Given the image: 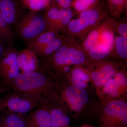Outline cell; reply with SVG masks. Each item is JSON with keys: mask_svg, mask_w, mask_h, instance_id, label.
<instances>
[{"mask_svg": "<svg viewBox=\"0 0 127 127\" xmlns=\"http://www.w3.org/2000/svg\"><path fill=\"white\" fill-rule=\"evenodd\" d=\"M60 82L40 67V70L36 71L20 73L9 90L37 94L46 97L57 92Z\"/></svg>", "mask_w": 127, "mask_h": 127, "instance_id": "6da1fadb", "label": "cell"}, {"mask_svg": "<svg viewBox=\"0 0 127 127\" xmlns=\"http://www.w3.org/2000/svg\"><path fill=\"white\" fill-rule=\"evenodd\" d=\"M88 61L86 53L82 48L71 45L65 39L58 50L45 58L42 66L57 78L59 72L64 66H81L87 63Z\"/></svg>", "mask_w": 127, "mask_h": 127, "instance_id": "7a4b0ae2", "label": "cell"}, {"mask_svg": "<svg viewBox=\"0 0 127 127\" xmlns=\"http://www.w3.org/2000/svg\"><path fill=\"white\" fill-rule=\"evenodd\" d=\"M0 97V113L5 109L26 114L45 103L46 97L42 95L9 90Z\"/></svg>", "mask_w": 127, "mask_h": 127, "instance_id": "3957f363", "label": "cell"}, {"mask_svg": "<svg viewBox=\"0 0 127 127\" xmlns=\"http://www.w3.org/2000/svg\"><path fill=\"white\" fill-rule=\"evenodd\" d=\"M99 127H127V103L119 99L107 102L97 114Z\"/></svg>", "mask_w": 127, "mask_h": 127, "instance_id": "277c9868", "label": "cell"}, {"mask_svg": "<svg viewBox=\"0 0 127 127\" xmlns=\"http://www.w3.org/2000/svg\"><path fill=\"white\" fill-rule=\"evenodd\" d=\"M57 93L70 110L78 115L89 102V95L85 89L68 84L66 80L59 83Z\"/></svg>", "mask_w": 127, "mask_h": 127, "instance_id": "5b68a950", "label": "cell"}, {"mask_svg": "<svg viewBox=\"0 0 127 127\" xmlns=\"http://www.w3.org/2000/svg\"><path fill=\"white\" fill-rule=\"evenodd\" d=\"M16 25L18 37L27 42L48 29L43 15L36 12L30 11L24 14Z\"/></svg>", "mask_w": 127, "mask_h": 127, "instance_id": "8992f818", "label": "cell"}, {"mask_svg": "<svg viewBox=\"0 0 127 127\" xmlns=\"http://www.w3.org/2000/svg\"><path fill=\"white\" fill-rule=\"evenodd\" d=\"M18 51L8 47L0 56V87L9 91L20 73L17 62Z\"/></svg>", "mask_w": 127, "mask_h": 127, "instance_id": "52a82bcc", "label": "cell"}, {"mask_svg": "<svg viewBox=\"0 0 127 127\" xmlns=\"http://www.w3.org/2000/svg\"><path fill=\"white\" fill-rule=\"evenodd\" d=\"M52 127H70L67 107L57 92L46 97Z\"/></svg>", "mask_w": 127, "mask_h": 127, "instance_id": "ba28073f", "label": "cell"}, {"mask_svg": "<svg viewBox=\"0 0 127 127\" xmlns=\"http://www.w3.org/2000/svg\"><path fill=\"white\" fill-rule=\"evenodd\" d=\"M24 8L17 0H0V11L11 28L25 14Z\"/></svg>", "mask_w": 127, "mask_h": 127, "instance_id": "9c48e42d", "label": "cell"}, {"mask_svg": "<svg viewBox=\"0 0 127 127\" xmlns=\"http://www.w3.org/2000/svg\"><path fill=\"white\" fill-rule=\"evenodd\" d=\"M17 62L21 73L33 72L40 68L38 56L29 48L18 51Z\"/></svg>", "mask_w": 127, "mask_h": 127, "instance_id": "30bf717a", "label": "cell"}, {"mask_svg": "<svg viewBox=\"0 0 127 127\" xmlns=\"http://www.w3.org/2000/svg\"><path fill=\"white\" fill-rule=\"evenodd\" d=\"M27 127H52L46 100L45 103L27 114Z\"/></svg>", "mask_w": 127, "mask_h": 127, "instance_id": "8fae6325", "label": "cell"}, {"mask_svg": "<svg viewBox=\"0 0 127 127\" xmlns=\"http://www.w3.org/2000/svg\"><path fill=\"white\" fill-rule=\"evenodd\" d=\"M0 127H27V114L5 109L0 113Z\"/></svg>", "mask_w": 127, "mask_h": 127, "instance_id": "7c38bea8", "label": "cell"}, {"mask_svg": "<svg viewBox=\"0 0 127 127\" xmlns=\"http://www.w3.org/2000/svg\"><path fill=\"white\" fill-rule=\"evenodd\" d=\"M57 30L48 29L27 42L28 48L34 52L50 43L59 35Z\"/></svg>", "mask_w": 127, "mask_h": 127, "instance_id": "4fadbf2b", "label": "cell"}, {"mask_svg": "<svg viewBox=\"0 0 127 127\" xmlns=\"http://www.w3.org/2000/svg\"><path fill=\"white\" fill-rule=\"evenodd\" d=\"M96 70L102 83V87L111 78H113L118 71V64L112 62H104L96 64Z\"/></svg>", "mask_w": 127, "mask_h": 127, "instance_id": "5bb4252c", "label": "cell"}, {"mask_svg": "<svg viewBox=\"0 0 127 127\" xmlns=\"http://www.w3.org/2000/svg\"><path fill=\"white\" fill-rule=\"evenodd\" d=\"M65 39L63 36L59 35L50 43L37 50L34 52L37 56L45 58L58 50L64 43Z\"/></svg>", "mask_w": 127, "mask_h": 127, "instance_id": "9a60e30c", "label": "cell"}, {"mask_svg": "<svg viewBox=\"0 0 127 127\" xmlns=\"http://www.w3.org/2000/svg\"><path fill=\"white\" fill-rule=\"evenodd\" d=\"M107 24V23L103 24L98 26L89 33L82 45V49L86 53H87L90 49L97 44L101 33L106 27Z\"/></svg>", "mask_w": 127, "mask_h": 127, "instance_id": "2e32d148", "label": "cell"}, {"mask_svg": "<svg viewBox=\"0 0 127 127\" xmlns=\"http://www.w3.org/2000/svg\"><path fill=\"white\" fill-rule=\"evenodd\" d=\"M111 52L109 48L98 43L88 52L87 56L91 61L100 62L109 56Z\"/></svg>", "mask_w": 127, "mask_h": 127, "instance_id": "e0dca14e", "label": "cell"}, {"mask_svg": "<svg viewBox=\"0 0 127 127\" xmlns=\"http://www.w3.org/2000/svg\"><path fill=\"white\" fill-rule=\"evenodd\" d=\"M43 16L48 29L56 30L60 32L59 30L60 8L52 6L48 9Z\"/></svg>", "mask_w": 127, "mask_h": 127, "instance_id": "ac0fdd59", "label": "cell"}, {"mask_svg": "<svg viewBox=\"0 0 127 127\" xmlns=\"http://www.w3.org/2000/svg\"><path fill=\"white\" fill-rule=\"evenodd\" d=\"M0 37L2 38L8 47L12 46L15 41V36L11 28L3 18L0 11Z\"/></svg>", "mask_w": 127, "mask_h": 127, "instance_id": "d6986e66", "label": "cell"}, {"mask_svg": "<svg viewBox=\"0 0 127 127\" xmlns=\"http://www.w3.org/2000/svg\"><path fill=\"white\" fill-rule=\"evenodd\" d=\"M79 18L81 19L88 29L95 27L101 20L99 12L94 9H88L82 12Z\"/></svg>", "mask_w": 127, "mask_h": 127, "instance_id": "ffe728a7", "label": "cell"}, {"mask_svg": "<svg viewBox=\"0 0 127 127\" xmlns=\"http://www.w3.org/2000/svg\"><path fill=\"white\" fill-rule=\"evenodd\" d=\"M107 24L99 37L98 42L109 48L111 51L114 48L115 37L112 26Z\"/></svg>", "mask_w": 127, "mask_h": 127, "instance_id": "44dd1931", "label": "cell"}, {"mask_svg": "<svg viewBox=\"0 0 127 127\" xmlns=\"http://www.w3.org/2000/svg\"><path fill=\"white\" fill-rule=\"evenodd\" d=\"M101 89L103 93L114 100L118 99L121 95L125 93L117 84L113 78L109 79Z\"/></svg>", "mask_w": 127, "mask_h": 127, "instance_id": "7402d4cb", "label": "cell"}, {"mask_svg": "<svg viewBox=\"0 0 127 127\" xmlns=\"http://www.w3.org/2000/svg\"><path fill=\"white\" fill-rule=\"evenodd\" d=\"M52 0H20L23 7L30 11H41L49 6Z\"/></svg>", "mask_w": 127, "mask_h": 127, "instance_id": "603a6c76", "label": "cell"}, {"mask_svg": "<svg viewBox=\"0 0 127 127\" xmlns=\"http://www.w3.org/2000/svg\"><path fill=\"white\" fill-rule=\"evenodd\" d=\"M114 48L119 56L123 59H127V37L118 36L115 37Z\"/></svg>", "mask_w": 127, "mask_h": 127, "instance_id": "cb8c5ba5", "label": "cell"}, {"mask_svg": "<svg viewBox=\"0 0 127 127\" xmlns=\"http://www.w3.org/2000/svg\"><path fill=\"white\" fill-rule=\"evenodd\" d=\"M68 32L73 35L83 33L88 28L80 18L71 20L67 26Z\"/></svg>", "mask_w": 127, "mask_h": 127, "instance_id": "d4e9b609", "label": "cell"}, {"mask_svg": "<svg viewBox=\"0 0 127 127\" xmlns=\"http://www.w3.org/2000/svg\"><path fill=\"white\" fill-rule=\"evenodd\" d=\"M68 76L72 77L88 84L91 80L88 70L84 69L81 67H79V66H77V67L72 68L67 77Z\"/></svg>", "mask_w": 127, "mask_h": 127, "instance_id": "484cf974", "label": "cell"}, {"mask_svg": "<svg viewBox=\"0 0 127 127\" xmlns=\"http://www.w3.org/2000/svg\"><path fill=\"white\" fill-rule=\"evenodd\" d=\"M60 18L59 25V30L60 31L67 27L71 20L72 16V12L69 9L60 8Z\"/></svg>", "mask_w": 127, "mask_h": 127, "instance_id": "4316f807", "label": "cell"}, {"mask_svg": "<svg viewBox=\"0 0 127 127\" xmlns=\"http://www.w3.org/2000/svg\"><path fill=\"white\" fill-rule=\"evenodd\" d=\"M114 81L119 87L125 93L127 91V74L123 71H118L113 77Z\"/></svg>", "mask_w": 127, "mask_h": 127, "instance_id": "83f0119b", "label": "cell"}, {"mask_svg": "<svg viewBox=\"0 0 127 127\" xmlns=\"http://www.w3.org/2000/svg\"><path fill=\"white\" fill-rule=\"evenodd\" d=\"M126 0H109L111 5V13L114 17H119L121 9L123 7Z\"/></svg>", "mask_w": 127, "mask_h": 127, "instance_id": "f1b7e54d", "label": "cell"}, {"mask_svg": "<svg viewBox=\"0 0 127 127\" xmlns=\"http://www.w3.org/2000/svg\"><path fill=\"white\" fill-rule=\"evenodd\" d=\"M96 0H77L74 4V7L78 11L82 12L87 10L93 4Z\"/></svg>", "mask_w": 127, "mask_h": 127, "instance_id": "f546056e", "label": "cell"}, {"mask_svg": "<svg viewBox=\"0 0 127 127\" xmlns=\"http://www.w3.org/2000/svg\"><path fill=\"white\" fill-rule=\"evenodd\" d=\"M116 30L120 36L127 37V24L126 23L119 24L117 26Z\"/></svg>", "mask_w": 127, "mask_h": 127, "instance_id": "4dcf8cb0", "label": "cell"}, {"mask_svg": "<svg viewBox=\"0 0 127 127\" xmlns=\"http://www.w3.org/2000/svg\"><path fill=\"white\" fill-rule=\"evenodd\" d=\"M60 8L68 9L71 4V0H56Z\"/></svg>", "mask_w": 127, "mask_h": 127, "instance_id": "1f68e13d", "label": "cell"}, {"mask_svg": "<svg viewBox=\"0 0 127 127\" xmlns=\"http://www.w3.org/2000/svg\"><path fill=\"white\" fill-rule=\"evenodd\" d=\"M5 44H6L4 41L0 37V56L6 48L5 47Z\"/></svg>", "mask_w": 127, "mask_h": 127, "instance_id": "d6a6232c", "label": "cell"}, {"mask_svg": "<svg viewBox=\"0 0 127 127\" xmlns=\"http://www.w3.org/2000/svg\"><path fill=\"white\" fill-rule=\"evenodd\" d=\"M7 91H8V90H7L6 89L2 88L0 87V94L2 93H5Z\"/></svg>", "mask_w": 127, "mask_h": 127, "instance_id": "836d02e7", "label": "cell"}, {"mask_svg": "<svg viewBox=\"0 0 127 127\" xmlns=\"http://www.w3.org/2000/svg\"><path fill=\"white\" fill-rule=\"evenodd\" d=\"M90 127V126H89V125H83V126H82V127Z\"/></svg>", "mask_w": 127, "mask_h": 127, "instance_id": "e575fe53", "label": "cell"}, {"mask_svg": "<svg viewBox=\"0 0 127 127\" xmlns=\"http://www.w3.org/2000/svg\"></svg>", "mask_w": 127, "mask_h": 127, "instance_id": "d590c367", "label": "cell"}]
</instances>
